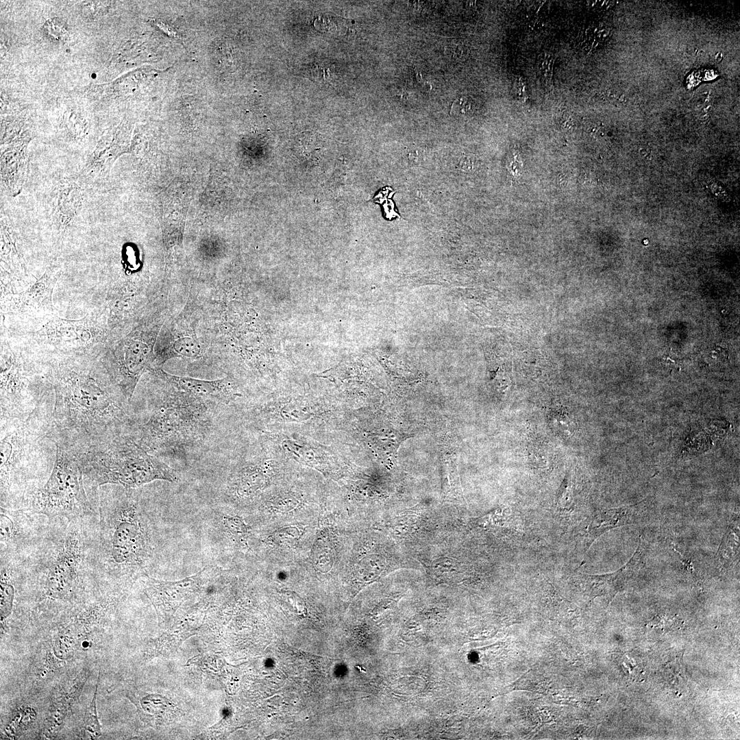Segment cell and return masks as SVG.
Returning a JSON list of instances; mask_svg holds the SVG:
<instances>
[{
	"label": "cell",
	"instance_id": "cell-1",
	"mask_svg": "<svg viewBox=\"0 0 740 740\" xmlns=\"http://www.w3.org/2000/svg\"><path fill=\"white\" fill-rule=\"evenodd\" d=\"M54 393L51 435L72 452L130 434L132 414L106 366L79 354L45 365Z\"/></svg>",
	"mask_w": 740,
	"mask_h": 740
},
{
	"label": "cell",
	"instance_id": "cell-2",
	"mask_svg": "<svg viewBox=\"0 0 740 740\" xmlns=\"http://www.w3.org/2000/svg\"><path fill=\"white\" fill-rule=\"evenodd\" d=\"M53 404L49 401L28 415L0 418L1 506L19 508L50 476L56 458Z\"/></svg>",
	"mask_w": 740,
	"mask_h": 740
},
{
	"label": "cell",
	"instance_id": "cell-3",
	"mask_svg": "<svg viewBox=\"0 0 740 740\" xmlns=\"http://www.w3.org/2000/svg\"><path fill=\"white\" fill-rule=\"evenodd\" d=\"M134 489L105 484L97 491L98 520L91 531L89 565L98 582H106L141 565L148 540L132 495Z\"/></svg>",
	"mask_w": 740,
	"mask_h": 740
},
{
	"label": "cell",
	"instance_id": "cell-4",
	"mask_svg": "<svg viewBox=\"0 0 740 740\" xmlns=\"http://www.w3.org/2000/svg\"><path fill=\"white\" fill-rule=\"evenodd\" d=\"M87 521L49 524L33 558L25 560L27 569L39 582L45 598L71 602L94 579L88 560L91 527L86 528Z\"/></svg>",
	"mask_w": 740,
	"mask_h": 740
},
{
	"label": "cell",
	"instance_id": "cell-5",
	"mask_svg": "<svg viewBox=\"0 0 740 740\" xmlns=\"http://www.w3.org/2000/svg\"><path fill=\"white\" fill-rule=\"evenodd\" d=\"M73 453L88 491H96L105 484L136 489L155 480H180L175 469L146 451L130 434Z\"/></svg>",
	"mask_w": 740,
	"mask_h": 740
},
{
	"label": "cell",
	"instance_id": "cell-6",
	"mask_svg": "<svg viewBox=\"0 0 740 740\" xmlns=\"http://www.w3.org/2000/svg\"><path fill=\"white\" fill-rule=\"evenodd\" d=\"M151 404L148 418L135 421L131 435L154 456L184 454L208 430L210 419L204 399L177 389Z\"/></svg>",
	"mask_w": 740,
	"mask_h": 740
},
{
	"label": "cell",
	"instance_id": "cell-7",
	"mask_svg": "<svg viewBox=\"0 0 740 740\" xmlns=\"http://www.w3.org/2000/svg\"><path fill=\"white\" fill-rule=\"evenodd\" d=\"M44 515L49 523L90 520L98 517V508L86 491L82 469L75 454L56 443V458L50 476L18 508Z\"/></svg>",
	"mask_w": 740,
	"mask_h": 740
},
{
	"label": "cell",
	"instance_id": "cell-8",
	"mask_svg": "<svg viewBox=\"0 0 740 740\" xmlns=\"http://www.w3.org/2000/svg\"><path fill=\"white\" fill-rule=\"evenodd\" d=\"M11 349L1 352L0 418L28 415L54 399L48 380L34 378V370Z\"/></svg>",
	"mask_w": 740,
	"mask_h": 740
},
{
	"label": "cell",
	"instance_id": "cell-9",
	"mask_svg": "<svg viewBox=\"0 0 740 740\" xmlns=\"http://www.w3.org/2000/svg\"><path fill=\"white\" fill-rule=\"evenodd\" d=\"M0 532L1 556L22 557L21 553L27 547H36L43 539L49 528H34L35 515L21 508L1 506Z\"/></svg>",
	"mask_w": 740,
	"mask_h": 740
},
{
	"label": "cell",
	"instance_id": "cell-10",
	"mask_svg": "<svg viewBox=\"0 0 740 740\" xmlns=\"http://www.w3.org/2000/svg\"><path fill=\"white\" fill-rule=\"evenodd\" d=\"M149 372L171 386L204 400L228 404L238 396L227 378L215 380H199L172 375L161 367L152 368Z\"/></svg>",
	"mask_w": 740,
	"mask_h": 740
},
{
	"label": "cell",
	"instance_id": "cell-11",
	"mask_svg": "<svg viewBox=\"0 0 740 740\" xmlns=\"http://www.w3.org/2000/svg\"><path fill=\"white\" fill-rule=\"evenodd\" d=\"M90 328L87 318L69 321L56 317L40 332L48 339L47 342L62 349V352L69 354L70 349H73V354H75V350L86 347L95 342L92 340L93 336L91 332L94 330H90Z\"/></svg>",
	"mask_w": 740,
	"mask_h": 740
},
{
	"label": "cell",
	"instance_id": "cell-12",
	"mask_svg": "<svg viewBox=\"0 0 740 740\" xmlns=\"http://www.w3.org/2000/svg\"><path fill=\"white\" fill-rule=\"evenodd\" d=\"M88 676V671H82L69 687L64 688L63 693L53 702L44 727L46 736L56 734L62 728L68 711L79 698Z\"/></svg>",
	"mask_w": 740,
	"mask_h": 740
},
{
	"label": "cell",
	"instance_id": "cell-13",
	"mask_svg": "<svg viewBox=\"0 0 740 740\" xmlns=\"http://www.w3.org/2000/svg\"><path fill=\"white\" fill-rule=\"evenodd\" d=\"M57 277L45 273L26 291L18 295L17 308L21 311L29 310L53 312L52 292Z\"/></svg>",
	"mask_w": 740,
	"mask_h": 740
},
{
	"label": "cell",
	"instance_id": "cell-14",
	"mask_svg": "<svg viewBox=\"0 0 740 740\" xmlns=\"http://www.w3.org/2000/svg\"><path fill=\"white\" fill-rule=\"evenodd\" d=\"M639 504L608 510L597 515L589 527V532L597 537L604 532L628 523H632L641 514Z\"/></svg>",
	"mask_w": 740,
	"mask_h": 740
},
{
	"label": "cell",
	"instance_id": "cell-15",
	"mask_svg": "<svg viewBox=\"0 0 740 740\" xmlns=\"http://www.w3.org/2000/svg\"><path fill=\"white\" fill-rule=\"evenodd\" d=\"M156 355V367H160L173 358L197 359L202 355V347L196 335L193 334L171 341Z\"/></svg>",
	"mask_w": 740,
	"mask_h": 740
},
{
	"label": "cell",
	"instance_id": "cell-16",
	"mask_svg": "<svg viewBox=\"0 0 740 740\" xmlns=\"http://www.w3.org/2000/svg\"><path fill=\"white\" fill-rule=\"evenodd\" d=\"M99 680V678H98L92 700L88 706L86 708L84 717L85 729L90 733L92 739H97L101 735L100 724L99 722L96 708V700L97 695V687Z\"/></svg>",
	"mask_w": 740,
	"mask_h": 740
},
{
	"label": "cell",
	"instance_id": "cell-17",
	"mask_svg": "<svg viewBox=\"0 0 740 740\" xmlns=\"http://www.w3.org/2000/svg\"><path fill=\"white\" fill-rule=\"evenodd\" d=\"M62 190L59 199L60 209L64 214L73 215L80 205V193L73 186Z\"/></svg>",
	"mask_w": 740,
	"mask_h": 740
},
{
	"label": "cell",
	"instance_id": "cell-18",
	"mask_svg": "<svg viewBox=\"0 0 740 740\" xmlns=\"http://www.w3.org/2000/svg\"><path fill=\"white\" fill-rule=\"evenodd\" d=\"M548 416L551 424L558 431H565L571 422L567 412L562 407L555 406L552 408Z\"/></svg>",
	"mask_w": 740,
	"mask_h": 740
},
{
	"label": "cell",
	"instance_id": "cell-19",
	"mask_svg": "<svg viewBox=\"0 0 740 740\" xmlns=\"http://www.w3.org/2000/svg\"><path fill=\"white\" fill-rule=\"evenodd\" d=\"M394 191L391 188H386L381 190L374 198L375 201L379 202L382 204L386 212V217L388 219L395 218L399 214L394 210V203L390 199Z\"/></svg>",
	"mask_w": 740,
	"mask_h": 740
},
{
	"label": "cell",
	"instance_id": "cell-20",
	"mask_svg": "<svg viewBox=\"0 0 740 740\" xmlns=\"http://www.w3.org/2000/svg\"><path fill=\"white\" fill-rule=\"evenodd\" d=\"M554 58L550 55L542 54L538 62L539 73L543 79L549 81L552 75Z\"/></svg>",
	"mask_w": 740,
	"mask_h": 740
},
{
	"label": "cell",
	"instance_id": "cell-21",
	"mask_svg": "<svg viewBox=\"0 0 740 740\" xmlns=\"http://www.w3.org/2000/svg\"><path fill=\"white\" fill-rule=\"evenodd\" d=\"M471 103L465 98H460L458 101H454L452 110H454V112H458L461 114H466L471 110Z\"/></svg>",
	"mask_w": 740,
	"mask_h": 740
},
{
	"label": "cell",
	"instance_id": "cell-22",
	"mask_svg": "<svg viewBox=\"0 0 740 740\" xmlns=\"http://www.w3.org/2000/svg\"><path fill=\"white\" fill-rule=\"evenodd\" d=\"M450 47H452L449 51H451L452 56L456 58H460L466 54V49H464V46H463L462 44L456 43L453 44Z\"/></svg>",
	"mask_w": 740,
	"mask_h": 740
}]
</instances>
